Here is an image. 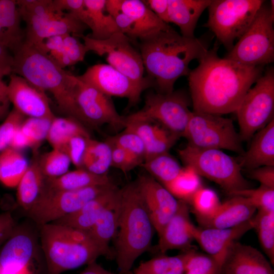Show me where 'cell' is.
Here are the masks:
<instances>
[{"label":"cell","mask_w":274,"mask_h":274,"mask_svg":"<svg viewBox=\"0 0 274 274\" xmlns=\"http://www.w3.org/2000/svg\"><path fill=\"white\" fill-rule=\"evenodd\" d=\"M235 112L242 141L253 135L274 119V70L270 67L255 82Z\"/></svg>","instance_id":"cell-11"},{"label":"cell","mask_w":274,"mask_h":274,"mask_svg":"<svg viewBox=\"0 0 274 274\" xmlns=\"http://www.w3.org/2000/svg\"><path fill=\"white\" fill-rule=\"evenodd\" d=\"M212 0H168L169 22L177 25L183 37L195 38L194 31L201 14Z\"/></svg>","instance_id":"cell-27"},{"label":"cell","mask_w":274,"mask_h":274,"mask_svg":"<svg viewBox=\"0 0 274 274\" xmlns=\"http://www.w3.org/2000/svg\"><path fill=\"white\" fill-rule=\"evenodd\" d=\"M152 123L142 120H129L125 118V125L124 128L136 134L142 140L146 149L153 142L163 127Z\"/></svg>","instance_id":"cell-46"},{"label":"cell","mask_w":274,"mask_h":274,"mask_svg":"<svg viewBox=\"0 0 274 274\" xmlns=\"http://www.w3.org/2000/svg\"><path fill=\"white\" fill-rule=\"evenodd\" d=\"M38 160L41 169L46 178H55L66 173L71 163L65 153L56 149H53Z\"/></svg>","instance_id":"cell-41"},{"label":"cell","mask_w":274,"mask_h":274,"mask_svg":"<svg viewBox=\"0 0 274 274\" xmlns=\"http://www.w3.org/2000/svg\"><path fill=\"white\" fill-rule=\"evenodd\" d=\"M11 102L9 100L7 85L0 80V120L6 117L9 112Z\"/></svg>","instance_id":"cell-56"},{"label":"cell","mask_w":274,"mask_h":274,"mask_svg":"<svg viewBox=\"0 0 274 274\" xmlns=\"http://www.w3.org/2000/svg\"><path fill=\"white\" fill-rule=\"evenodd\" d=\"M9 147L17 150L27 147H30V144L27 137L21 130L20 127L13 135L9 143Z\"/></svg>","instance_id":"cell-57"},{"label":"cell","mask_w":274,"mask_h":274,"mask_svg":"<svg viewBox=\"0 0 274 274\" xmlns=\"http://www.w3.org/2000/svg\"><path fill=\"white\" fill-rule=\"evenodd\" d=\"M111 183L108 175H97L82 168H77L57 178H46L44 193L76 190Z\"/></svg>","instance_id":"cell-29"},{"label":"cell","mask_w":274,"mask_h":274,"mask_svg":"<svg viewBox=\"0 0 274 274\" xmlns=\"http://www.w3.org/2000/svg\"><path fill=\"white\" fill-rule=\"evenodd\" d=\"M192 104L190 96L183 90L168 93H149L143 108L129 116L127 120L157 122L171 132L183 136L189 122Z\"/></svg>","instance_id":"cell-12"},{"label":"cell","mask_w":274,"mask_h":274,"mask_svg":"<svg viewBox=\"0 0 274 274\" xmlns=\"http://www.w3.org/2000/svg\"><path fill=\"white\" fill-rule=\"evenodd\" d=\"M52 120L33 117H28L24 120L20 129L28 139L31 147L38 146L46 139Z\"/></svg>","instance_id":"cell-45"},{"label":"cell","mask_w":274,"mask_h":274,"mask_svg":"<svg viewBox=\"0 0 274 274\" xmlns=\"http://www.w3.org/2000/svg\"><path fill=\"white\" fill-rule=\"evenodd\" d=\"M121 209V189L116 196L103 210L92 228L87 231L107 254L109 259H114L109 244L117 234Z\"/></svg>","instance_id":"cell-26"},{"label":"cell","mask_w":274,"mask_h":274,"mask_svg":"<svg viewBox=\"0 0 274 274\" xmlns=\"http://www.w3.org/2000/svg\"><path fill=\"white\" fill-rule=\"evenodd\" d=\"M71 91L75 119L94 127L108 124L116 129L124 128L125 117L118 113L111 97L75 75Z\"/></svg>","instance_id":"cell-14"},{"label":"cell","mask_w":274,"mask_h":274,"mask_svg":"<svg viewBox=\"0 0 274 274\" xmlns=\"http://www.w3.org/2000/svg\"><path fill=\"white\" fill-rule=\"evenodd\" d=\"M112 2L120 11L138 24L143 30L144 36L157 30L172 28L168 24L161 21L144 1L112 0Z\"/></svg>","instance_id":"cell-31"},{"label":"cell","mask_w":274,"mask_h":274,"mask_svg":"<svg viewBox=\"0 0 274 274\" xmlns=\"http://www.w3.org/2000/svg\"><path fill=\"white\" fill-rule=\"evenodd\" d=\"M182 137L195 148L245 152L232 120L222 115L192 111Z\"/></svg>","instance_id":"cell-10"},{"label":"cell","mask_w":274,"mask_h":274,"mask_svg":"<svg viewBox=\"0 0 274 274\" xmlns=\"http://www.w3.org/2000/svg\"><path fill=\"white\" fill-rule=\"evenodd\" d=\"M117 186L91 200L77 211L53 222L88 231L95 224L100 215L119 191Z\"/></svg>","instance_id":"cell-25"},{"label":"cell","mask_w":274,"mask_h":274,"mask_svg":"<svg viewBox=\"0 0 274 274\" xmlns=\"http://www.w3.org/2000/svg\"><path fill=\"white\" fill-rule=\"evenodd\" d=\"M136 180L121 188V209L115 241L119 274H129L135 260L152 249L155 231Z\"/></svg>","instance_id":"cell-3"},{"label":"cell","mask_w":274,"mask_h":274,"mask_svg":"<svg viewBox=\"0 0 274 274\" xmlns=\"http://www.w3.org/2000/svg\"><path fill=\"white\" fill-rule=\"evenodd\" d=\"M12 55V73L51 92L60 110L74 118L71 89L75 75L59 66L48 54L25 41Z\"/></svg>","instance_id":"cell-5"},{"label":"cell","mask_w":274,"mask_h":274,"mask_svg":"<svg viewBox=\"0 0 274 274\" xmlns=\"http://www.w3.org/2000/svg\"><path fill=\"white\" fill-rule=\"evenodd\" d=\"M208 50L188 76L193 111L222 115L235 112L245 94L262 75L263 66H248Z\"/></svg>","instance_id":"cell-1"},{"label":"cell","mask_w":274,"mask_h":274,"mask_svg":"<svg viewBox=\"0 0 274 274\" xmlns=\"http://www.w3.org/2000/svg\"><path fill=\"white\" fill-rule=\"evenodd\" d=\"M26 24L25 42L39 49L50 37L71 34L77 37L88 27L71 14L59 9L53 0L16 1Z\"/></svg>","instance_id":"cell-6"},{"label":"cell","mask_w":274,"mask_h":274,"mask_svg":"<svg viewBox=\"0 0 274 274\" xmlns=\"http://www.w3.org/2000/svg\"><path fill=\"white\" fill-rule=\"evenodd\" d=\"M90 20L91 30L89 37L97 40H106L120 32L111 15L106 8V0H84Z\"/></svg>","instance_id":"cell-32"},{"label":"cell","mask_w":274,"mask_h":274,"mask_svg":"<svg viewBox=\"0 0 274 274\" xmlns=\"http://www.w3.org/2000/svg\"><path fill=\"white\" fill-rule=\"evenodd\" d=\"M35 251V242L30 235L22 232L12 235L0 254V273H32L29 266Z\"/></svg>","instance_id":"cell-22"},{"label":"cell","mask_w":274,"mask_h":274,"mask_svg":"<svg viewBox=\"0 0 274 274\" xmlns=\"http://www.w3.org/2000/svg\"><path fill=\"white\" fill-rule=\"evenodd\" d=\"M78 274H115L106 269L96 261L93 262L88 265L81 272Z\"/></svg>","instance_id":"cell-59"},{"label":"cell","mask_w":274,"mask_h":274,"mask_svg":"<svg viewBox=\"0 0 274 274\" xmlns=\"http://www.w3.org/2000/svg\"><path fill=\"white\" fill-rule=\"evenodd\" d=\"M179 138L178 135L163 127L153 142L146 148L144 160L159 154L169 152V149Z\"/></svg>","instance_id":"cell-48"},{"label":"cell","mask_w":274,"mask_h":274,"mask_svg":"<svg viewBox=\"0 0 274 274\" xmlns=\"http://www.w3.org/2000/svg\"><path fill=\"white\" fill-rule=\"evenodd\" d=\"M90 137L79 121L73 118H56L52 121L46 139L53 149L60 150L72 137Z\"/></svg>","instance_id":"cell-35"},{"label":"cell","mask_w":274,"mask_h":274,"mask_svg":"<svg viewBox=\"0 0 274 274\" xmlns=\"http://www.w3.org/2000/svg\"><path fill=\"white\" fill-rule=\"evenodd\" d=\"M178 200L189 202L202 187L200 176L190 166L182 167L179 174L164 186Z\"/></svg>","instance_id":"cell-37"},{"label":"cell","mask_w":274,"mask_h":274,"mask_svg":"<svg viewBox=\"0 0 274 274\" xmlns=\"http://www.w3.org/2000/svg\"><path fill=\"white\" fill-rule=\"evenodd\" d=\"M186 253L184 274H221L220 267L212 256L197 253L192 248Z\"/></svg>","instance_id":"cell-42"},{"label":"cell","mask_w":274,"mask_h":274,"mask_svg":"<svg viewBox=\"0 0 274 274\" xmlns=\"http://www.w3.org/2000/svg\"><path fill=\"white\" fill-rule=\"evenodd\" d=\"M90 137L76 135L71 138L60 149L65 153L77 168H82V158L87 140Z\"/></svg>","instance_id":"cell-49"},{"label":"cell","mask_w":274,"mask_h":274,"mask_svg":"<svg viewBox=\"0 0 274 274\" xmlns=\"http://www.w3.org/2000/svg\"><path fill=\"white\" fill-rule=\"evenodd\" d=\"M134 274H147V273L138 267L135 270Z\"/></svg>","instance_id":"cell-61"},{"label":"cell","mask_w":274,"mask_h":274,"mask_svg":"<svg viewBox=\"0 0 274 274\" xmlns=\"http://www.w3.org/2000/svg\"><path fill=\"white\" fill-rule=\"evenodd\" d=\"M249 177L260 185L274 188V166H263L249 170Z\"/></svg>","instance_id":"cell-53"},{"label":"cell","mask_w":274,"mask_h":274,"mask_svg":"<svg viewBox=\"0 0 274 274\" xmlns=\"http://www.w3.org/2000/svg\"><path fill=\"white\" fill-rule=\"evenodd\" d=\"M77 76L81 81L108 96L127 99L130 106L138 104L142 93L148 88L105 63L91 66L82 75Z\"/></svg>","instance_id":"cell-16"},{"label":"cell","mask_w":274,"mask_h":274,"mask_svg":"<svg viewBox=\"0 0 274 274\" xmlns=\"http://www.w3.org/2000/svg\"><path fill=\"white\" fill-rule=\"evenodd\" d=\"M188 203L179 200L178 208L158 235L159 241L155 247L160 254L168 250L186 251L192 249L195 226L189 216Z\"/></svg>","instance_id":"cell-19"},{"label":"cell","mask_w":274,"mask_h":274,"mask_svg":"<svg viewBox=\"0 0 274 274\" xmlns=\"http://www.w3.org/2000/svg\"><path fill=\"white\" fill-rule=\"evenodd\" d=\"M26 158L19 150L8 147L0 154V181L8 187H17L28 167Z\"/></svg>","instance_id":"cell-33"},{"label":"cell","mask_w":274,"mask_h":274,"mask_svg":"<svg viewBox=\"0 0 274 274\" xmlns=\"http://www.w3.org/2000/svg\"><path fill=\"white\" fill-rule=\"evenodd\" d=\"M55 5L61 10L67 13L84 24L90 26V20L84 0H53Z\"/></svg>","instance_id":"cell-50"},{"label":"cell","mask_w":274,"mask_h":274,"mask_svg":"<svg viewBox=\"0 0 274 274\" xmlns=\"http://www.w3.org/2000/svg\"><path fill=\"white\" fill-rule=\"evenodd\" d=\"M251 145L238 161L248 170L263 166H274V119L252 138Z\"/></svg>","instance_id":"cell-23"},{"label":"cell","mask_w":274,"mask_h":274,"mask_svg":"<svg viewBox=\"0 0 274 274\" xmlns=\"http://www.w3.org/2000/svg\"><path fill=\"white\" fill-rule=\"evenodd\" d=\"M115 186L112 182L76 190L44 192L26 213L38 226L51 223L77 211Z\"/></svg>","instance_id":"cell-15"},{"label":"cell","mask_w":274,"mask_h":274,"mask_svg":"<svg viewBox=\"0 0 274 274\" xmlns=\"http://www.w3.org/2000/svg\"><path fill=\"white\" fill-rule=\"evenodd\" d=\"M140 166L163 186L173 180L182 168L178 161L169 152L147 159Z\"/></svg>","instance_id":"cell-36"},{"label":"cell","mask_w":274,"mask_h":274,"mask_svg":"<svg viewBox=\"0 0 274 274\" xmlns=\"http://www.w3.org/2000/svg\"><path fill=\"white\" fill-rule=\"evenodd\" d=\"M264 3L262 0H212L204 26L229 51L235 40L251 25Z\"/></svg>","instance_id":"cell-8"},{"label":"cell","mask_w":274,"mask_h":274,"mask_svg":"<svg viewBox=\"0 0 274 274\" xmlns=\"http://www.w3.org/2000/svg\"><path fill=\"white\" fill-rule=\"evenodd\" d=\"M46 178L38 159H35L17 185V198L22 209L28 212L43 195Z\"/></svg>","instance_id":"cell-30"},{"label":"cell","mask_w":274,"mask_h":274,"mask_svg":"<svg viewBox=\"0 0 274 274\" xmlns=\"http://www.w3.org/2000/svg\"><path fill=\"white\" fill-rule=\"evenodd\" d=\"M106 141L123 149L139 162L140 165L144 161L145 146L142 140L133 132L124 129L123 132L109 137Z\"/></svg>","instance_id":"cell-43"},{"label":"cell","mask_w":274,"mask_h":274,"mask_svg":"<svg viewBox=\"0 0 274 274\" xmlns=\"http://www.w3.org/2000/svg\"><path fill=\"white\" fill-rule=\"evenodd\" d=\"M178 154L186 166L193 168L200 177L218 184L229 194L250 188L242 175L238 161L221 150L187 145L179 150Z\"/></svg>","instance_id":"cell-7"},{"label":"cell","mask_w":274,"mask_h":274,"mask_svg":"<svg viewBox=\"0 0 274 274\" xmlns=\"http://www.w3.org/2000/svg\"><path fill=\"white\" fill-rule=\"evenodd\" d=\"M186 251L173 256L160 254L140 263L138 268L147 274H184Z\"/></svg>","instance_id":"cell-38"},{"label":"cell","mask_w":274,"mask_h":274,"mask_svg":"<svg viewBox=\"0 0 274 274\" xmlns=\"http://www.w3.org/2000/svg\"><path fill=\"white\" fill-rule=\"evenodd\" d=\"M83 40L88 51L104 57L108 64L134 82L149 87L153 85L147 77L140 51L133 46L131 39L121 32H116L106 40H97L84 35Z\"/></svg>","instance_id":"cell-13"},{"label":"cell","mask_w":274,"mask_h":274,"mask_svg":"<svg viewBox=\"0 0 274 274\" xmlns=\"http://www.w3.org/2000/svg\"><path fill=\"white\" fill-rule=\"evenodd\" d=\"M145 3L161 21L169 23L168 0H148Z\"/></svg>","instance_id":"cell-54"},{"label":"cell","mask_w":274,"mask_h":274,"mask_svg":"<svg viewBox=\"0 0 274 274\" xmlns=\"http://www.w3.org/2000/svg\"><path fill=\"white\" fill-rule=\"evenodd\" d=\"M11 53L7 48L0 43V65L12 70L13 57Z\"/></svg>","instance_id":"cell-58"},{"label":"cell","mask_w":274,"mask_h":274,"mask_svg":"<svg viewBox=\"0 0 274 274\" xmlns=\"http://www.w3.org/2000/svg\"><path fill=\"white\" fill-rule=\"evenodd\" d=\"M246 198L257 210L274 212V188L260 185L255 189L247 188L230 194Z\"/></svg>","instance_id":"cell-44"},{"label":"cell","mask_w":274,"mask_h":274,"mask_svg":"<svg viewBox=\"0 0 274 274\" xmlns=\"http://www.w3.org/2000/svg\"><path fill=\"white\" fill-rule=\"evenodd\" d=\"M253 218V217H252ZM252 218L232 228H198L195 227L194 239L217 262L221 269L228 251L236 240L253 228Z\"/></svg>","instance_id":"cell-20"},{"label":"cell","mask_w":274,"mask_h":274,"mask_svg":"<svg viewBox=\"0 0 274 274\" xmlns=\"http://www.w3.org/2000/svg\"><path fill=\"white\" fill-rule=\"evenodd\" d=\"M260 245L268 260L274 263V212L258 211L252 218Z\"/></svg>","instance_id":"cell-40"},{"label":"cell","mask_w":274,"mask_h":274,"mask_svg":"<svg viewBox=\"0 0 274 274\" xmlns=\"http://www.w3.org/2000/svg\"><path fill=\"white\" fill-rule=\"evenodd\" d=\"M74 35H63V48L73 65L83 61L88 51L84 43Z\"/></svg>","instance_id":"cell-51"},{"label":"cell","mask_w":274,"mask_h":274,"mask_svg":"<svg viewBox=\"0 0 274 274\" xmlns=\"http://www.w3.org/2000/svg\"><path fill=\"white\" fill-rule=\"evenodd\" d=\"M25 116L13 108L0 126V151L9 147L16 131L25 120Z\"/></svg>","instance_id":"cell-47"},{"label":"cell","mask_w":274,"mask_h":274,"mask_svg":"<svg viewBox=\"0 0 274 274\" xmlns=\"http://www.w3.org/2000/svg\"><path fill=\"white\" fill-rule=\"evenodd\" d=\"M11 74L12 70L11 69L0 65V80H2L4 76L10 75Z\"/></svg>","instance_id":"cell-60"},{"label":"cell","mask_w":274,"mask_h":274,"mask_svg":"<svg viewBox=\"0 0 274 274\" xmlns=\"http://www.w3.org/2000/svg\"><path fill=\"white\" fill-rule=\"evenodd\" d=\"M271 265L256 248L235 242L228 251L221 274H274Z\"/></svg>","instance_id":"cell-21"},{"label":"cell","mask_w":274,"mask_h":274,"mask_svg":"<svg viewBox=\"0 0 274 274\" xmlns=\"http://www.w3.org/2000/svg\"><path fill=\"white\" fill-rule=\"evenodd\" d=\"M111 146L107 142L89 138L82 158V168L97 175H108L111 167Z\"/></svg>","instance_id":"cell-34"},{"label":"cell","mask_w":274,"mask_h":274,"mask_svg":"<svg viewBox=\"0 0 274 274\" xmlns=\"http://www.w3.org/2000/svg\"><path fill=\"white\" fill-rule=\"evenodd\" d=\"M16 1L0 0V43L13 53L25 41Z\"/></svg>","instance_id":"cell-28"},{"label":"cell","mask_w":274,"mask_h":274,"mask_svg":"<svg viewBox=\"0 0 274 274\" xmlns=\"http://www.w3.org/2000/svg\"><path fill=\"white\" fill-rule=\"evenodd\" d=\"M136 181L155 230L159 235L175 213L179 200L149 175H140Z\"/></svg>","instance_id":"cell-17"},{"label":"cell","mask_w":274,"mask_h":274,"mask_svg":"<svg viewBox=\"0 0 274 274\" xmlns=\"http://www.w3.org/2000/svg\"><path fill=\"white\" fill-rule=\"evenodd\" d=\"M221 203L216 213L200 223L202 228H229L251 219L257 211L246 198L237 195Z\"/></svg>","instance_id":"cell-24"},{"label":"cell","mask_w":274,"mask_h":274,"mask_svg":"<svg viewBox=\"0 0 274 274\" xmlns=\"http://www.w3.org/2000/svg\"><path fill=\"white\" fill-rule=\"evenodd\" d=\"M221 202L216 192L210 188L200 187L193 195L190 203L200 224L211 218L217 212Z\"/></svg>","instance_id":"cell-39"},{"label":"cell","mask_w":274,"mask_h":274,"mask_svg":"<svg viewBox=\"0 0 274 274\" xmlns=\"http://www.w3.org/2000/svg\"><path fill=\"white\" fill-rule=\"evenodd\" d=\"M274 12L263 4L254 20L224 58L248 66L274 61Z\"/></svg>","instance_id":"cell-9"},{"label":"cell","mask_w":274,"mask_h":274,"mask_svg":"<svg viewBox=\"0 0 274 274\" xmlns=\"http://www.w3.org/2000/svg\"><path fill=\"white\" fill-rule=\"evenodd\" d=\"M109 143L110 144L112 149L111 167L116 168L124 174H126L136 166H140V163L123 149L116 145Z\"/></svg>","instance_id":"cell-52"},{"label":"cell","mask_w":274,"mask_h":274,"mask_svg":"<svg viewBox=\"0 0 274 274\" xmlns=\"http://www.w3.org/2000/svg\"><path fill=\"white\" fill-rule=\"evenodd\" d=\"M15 222L11 214L8 212L0 214V244L14 233Z\"/></svg>","instance_id":"cell-55"},{"label":"cell","mask_w":274,"mask_h":274,"mask_svg":"<svg viewBox=\"0 0 274 274\" xmlns=\"http://www.w3.org/2000/svg\"><path fill=\"white\" fill-rule=\"evenodd\" d=\"M7 91L14 108L24 116L52 120L55 117L45 91L24 78L13 73L10 75Z\"/></svg>","instance_id":"cell-18"},{"label":"cell","mask_w":274,"mask_h":274,"mask_svg":"<svg viewBox=\"0 0 274 274\" xmlns=\"http://www.w3.org/2000/svg\"><path fill=\"white\" fill-rule=\"evenodd\" d=\"M139 40L147 77L161 93L173 92L177 80L188 76L190 62L199 60L209 50L204 39L183 37L172 27L152 32Z\"/></svg>","instance_id":"cell-2"},{"label":"cell","mask_w":274,"mask_h":274,"mask_svg":"<svg viewBox=\"0 0 274 274\" xmlns=\"http://www.w3.org/2000/svg\"><path fill=\"white\" fill-rule=\"evenodd\" d=\"M47 274H61L88 265L106 252L87 231L49 223L39 226Z\"/></svg>","instance_id":"cell-4"}]
</instances>
